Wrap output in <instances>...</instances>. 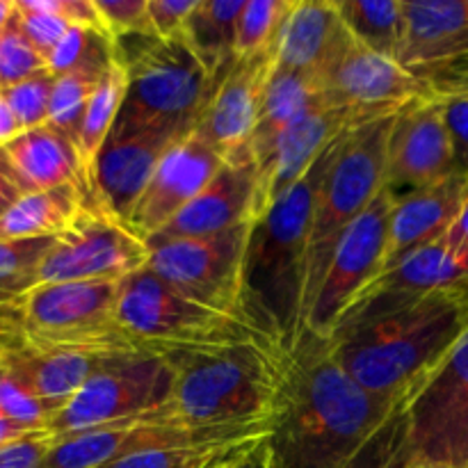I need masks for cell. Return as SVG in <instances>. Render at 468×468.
Wrapping results in <instances>:
<instances>
[{
  "label": "cell",
  "instance_id": "obj_58",
  "mask_svg": "<svg viewBox=\"0 0 468 468\" xmlns=\"http://www.w3.org/2000/svg\"><path fill=\"white\" fill-rule=\"evenodd\" d=\"M419 468H446V466H419Z\"/></svg>",
  "mask_w": 468,
  "mask_h": 468
},
{
  "label": "cell",
  "instance_id": "obj_47",
  "mask_svg": "<svg viewBox=\"0 0 468 468\" xmlns=\"http://www.w3.org/2000/svg\"><path fill=\"white\" fill-rule=\"evenodd\" d=\"M423 80L428 82L434 96H468V73H434L425 76Z\"/></svg>",
  "mask_w": 468,
  "mask_h": 468
},
{
  "label": "cell",
  "instance_id": "obj_52",
  "mask_svg": "<svg viewBox=\"0 0 468 468\" xmlns=\"http://www.w3.org/2000/svg\"><path fill=\"white\" fill-rule=\"evenodd\" d=\"M265 439L263 441L259 443V446H256V451L251 452L250 457H247L245 462H242L240 464V468H268V464H265Z\"/></svg>",
  "mask_w": 468,
  "mask_h": 468
},
{
  "label": "cell",
  "instance_id": "obj_32",
  "mask_svg": "<svg viewBox=\"0 0 468 468\" xmlns=\"http://www.w3.org/2000/svg\"><path fill=\"white\" fill-rule=\"evenodd\" d=\"M59 236L0 240V306L21 311L23 300L39 286V270Z\"/></svg>",
  "mask_w": 468,
  "mask_h": 468
},
{
  "label": "cell",
  "instance_id": "obj_27",
  "mask_svg": "<svg viewBox=\"0 0 468 468\" xmlns=\"http://www.w3.org/2000/svg\"><path fill=\"white\" fill-rule=\"evenodd\" d=\"M23 192H41L67 183H85V167L76 144L48 123L23 131L5 146Z\"/></svg>",
  "mask_w": 468,
  "mask_h": 468
},
{
  "label": "cell",
  "instance_id": "obj_18",
  "mask_svg": "<svg viewBox=\"0 0 468 468\" xmlns=\"http://www.w3.org/2000/svg\"><path fill=\"white\" fill-rule=\"evenodd\" d=\"M368 122H373V117L368 114L350 108H338V105H329L323 101L309 114H304L295 126L288 128L286 135L279 140L270 165L259 176L254 219H259L274 201L291 192L334 142Z\"/></svg>",
  "mask_w": 468,
  "mask_h": 468
},
{
  "label": "cell",
  "instance_id": "obj_54",
  "mask_svg": "<svg viewBox=\"0 0 468 468\" xmlns=\"http://www.w3.org/2000/svg\"><path fill=\"white\" fill-rule=\"evenodd\" d=\"M434 73H468V62H462V64H452V67H443V69H434V71L420 73L419 78H425V76H434Z\"/></svg>",
  "mask_w": 468,
  "mask_h": 468
},
{
  "label": "cell",
  "instance_id": "obj_49",
  "mask_svg": "<svg viewBox=\"0 0 468 468\" xmlns=\"http://www.w3.org/2000/svg\"><path fill=\"white\" fill-rule=\"evenodd\" d=\"M443 240H446L455 251H462V254L468 256V199L466 204L462 206L460 215H457V219L452 222V227L448 229Z\"/></svg>",
  "mask_w": 468,
  "mask_h": 468
},
{
  "label": "cell",
  "instance_id": "obj_57",
  "mask_svg": "<svg viewBox=\"0 0 468 468\" xmlns=\"http://www.w3.org/2000/svg\"><path fill=\"white\" fill-rule=\"evenodd\" d=\"M5 347H7V343H0V364H3V355H5Z\"/></svg>",
  "mask_w": 468,
  "mask_h": 468
},
{
  "label": "cell",
  "instance_id": "obj_41",
  "mask_svg": "<svg viewBox=\"0 0 468 468\" xmlns=\"http://www.w3.org/2000/svg\"><path fill=\"white\" fill-rule=\"evenodd\" d=\"M402 437H405V416L400 407L387 420V425L343 468H391L402 446Z\"/></svg>",
  "mask_w": 468,
  "mask_h": 468
},
{
  "label": "cell",
  "instance_id": "obj_15",
  "mask_svg": "<svg viewBox=\"0 0 468 468\" xmlns=\"http://www.w3.org/2000/svg\"><path fill=\"white\" fill-rule=\"evenodd\" d=\"M315 80L324 103L356 110L373 119L387 117L410 101L432 94L428 82L398 59L373 53L355 39Z\"/></svg>",
  "mask_w": 468,
  "mask_h": 468
},
{
  "label": "cell",
  "instance_id": "obj_29",
  "mask_svg": "<svg viewBox=\"0 0 468 468\" xmlns=\"http://www.w3.org/2000/svg\"><path fill=\"white\" fill-rule=\"evenodd\" d=\"M245 3L247 0H199L183 27L186 44L215 80L238 59V21Z\"/></svg>",
  "mask_w": 468,
  "mask_h": 468
},
{
  "label": "cell",
  "instance_id": "obj_37",
  "mask_svg": "<svg viewBox=\"0 0 468 468\" xmlns=\"http://www.w3.org/2000/svg\"><path fill=\"white\" fill-rule=\"evenodd\" d=\"M53 85L55 76L44 71L39 76H32L12 87H5V96H7L9 105H12L23 131H32V128L48 123Z\"/></svg>",
  "mask_w": 468,
  "mask_h": 468
},
{
  "label": "cell",
  "instance_id": "obj_48",
  "mask_svg": "<svg viewBox=\"0 0 468 468\" xmlns=\"http://www.w3.org/2000/svg\"><path fill=\"white\" fill-rule=\"evenodd\" d=\"M23 133L21 123H18L16 114H14L12 105H9L7 96H5V90L0 87V146H7L9 142L16 140Z\"/></svg>",
  "mask_w": 468,
  "mask_h": 468
},
{
  "label": "cell",
  "instance_id": "obj_53",
  "mask_svg": "<svg viewBox=\"0 0 468 468\" xmlns=\"http://www.w3.org/2000/svg\"><path fill=\"white\" fill-rule=\"evenodd\" d=\"M0 174H5L7 178H12V181L18 186V178H16V174H14L12 163H9V158H7V154H5L3 146H0Z\"/></svg>",
  "mask_w": 468,
  "mask_h": 468
},
{
  "label": "cell",
  "instance_id": "obj_12",
  "mask_svg": "<svg viewBox=\"0 0 468 468\" xmlns=\"http://www.w3.org/2000/svg\"><path fill=\"white\" fill-rule=\"evenodd\" d=\"M396 199L384 187L378 199L346 231L332 256L327 274L318 288L309 315L306 332L318 338H332L338 320L356 302L366 286L382 272L384 251L391 229V215Z\"/></svg>",
  "mask_w": 468,
  "mask_h": 468
},
{
  "label": "cell",
  "instance_id": "obj_11",
  "mask_svg": "<svg viewBox=\"0 0 468 468\" xmlns=\"http://www.w3.org/2000/svg\"><path fill=\"white\" fill-rule=\"evenodd\" d=\"M251 222L204 238L146 240V268L183 295L227 314L242 311V263ZM247 318V315H245Z\"/></svg>",
  "mask_w": 468,
  "mask_h": 468
},
{
  "label": "cell",
  "instance_id": "obj_45",
  "mask_svg": "<svg viewBox=\"0 0 468 468\" xmlns=\"http://www.w3.org/2000/svg\"><path fill=\"white\" fill-rule=\"evenodd\" d=\"M199 0H149V21L154 35L160 39L183 37L187 18L195 12Z\"/></svg>",
  "mask_w": 468,
  "mask_h": 468
},
{
  "label": "cell",
  "instance_id": "obj_3",
  "mask_svg": "<svg viewBox=\"0 0 468 468\" xmlns=\"http://www.w3.org/2000/svg\"><path fill=\"white\" fill-rule=\"evenodd\" d=\"M468 327V283L329 338L341 368L361 388L405 398L437 368Z\"/></svg>",
  "mask_w": 468,
  "mask_h": 468
},
{
  "label": "cell",
  "instance_id": "obj_55",
  "mask_svg": "<svg viewBox=\"0 0 468 468\" xmlns=\"http://www.w3.org/2000/svg\"><path fill=\"white\" fill-rule=\"evenodd\" d=\"M0 323H14V324H18V323H21V311H16V309H3V306H0Z\"/></svg>",
  "mask_w": 468,
  "mask_h": 468
},
{
  "label": "cell",
  "instance_id": "obj_36",
  "mask_svg": "<svg viewBox=\"0 0 468 468\" xmlns=\"http://www.w3.org/2000/svg\"><path fill=\"white\" fill-rule=\"evenodd\" d=\"M44 71H48L46 58L23 35L16 16V3H14L12 18L0 32V87L5 90Z\"/></svg>",
  "mask_w": 468,
  "mask_h": 468
},
{
  "label": "cell",
  "instance_id": "obj_56",
  "mask_svg": "<svg viewBox=\"0 0 468 468\" xmlns=\"http://www.w3.org/2000/svg\"><path fill=\"white\" fill-rule=\"evenodd\" d=\"M12 332H18V324L0 323V343H5L3 336H7V334H12Z\"/></svg>",
  "mask_w": 468,
  "mask_h": 468
},
{
  "label": "cell",
  "instance_id": "obj_1",
  "mask_svg": "<svg viewBox=\"0 0 468 468\" xmlns=\"http://www.w3.org/2000/svg\"><path fill=\"white\" fill-rule=\"evenodd\" d=\"M405 398L361 388L332 352L329 338L304 334L288 359L286 384L270 434L268 468H343Z\"/></svg>",
  "mask_w": 468,
  "mask_h": 468
},
{
  "label": "cell",
  "instance_id": "obj_34",
  "mask_svg": "<svg viewBox=\"0 0 468 468\" xmlns=\"http://www.w3.org/2000/svg\"><path fill=\"white\" fill-rule=\"evenodd\" d=\"M108 69H80V71L55 78L53 94H50L48 126L69 137L73 144H78L87 103L108 73Z\"/></svg>",
  "mask_w": 468,
  "mask_h": 468
},
{
  "label": "cell",
  "instance_id": "obj_59",
  "mask_svg": "<svg viewBox=\"0 0 468 468\" xmlns=\"http://www.w3.org/2000/svg\"><path fill=\"white\" fill-rule=\"evenodd\" d=\"M201 464H204V462H201ZM195 468H197V466H195Z\"/></svg>",
  "mask_w": 468,
  "mask_h": 468
},
{
  "label": "cell",
  "instance_id": "obj_13",
  "mask_svg": "<svg viewBox=\"0 0 468 468\" xmlns=\"http://www.w3.org/2000/svg\"><path fill=\"white\" fill-rule=\"evenodd\" d=\"M149 263L140 236L108 215L90 210L62 233L39 270V286L64 282H123Z\"/></svg>",
  "mask_w": 468,
  "mask_h": 468
},
{
  "label": "cell",
  "instance_id": "obj_7",
  "mask_svg": "<svg viewBox=\"0 0 468 468\" xmlns=\"http://www.w3.org/2000/svg\"><path fill=\"white\" fill-rule=\"evenodd\" d=\"M393 117L396 112L373 119L347 133L320 186L309 238L304 332L306 315L318 295L338 242L387 187V149Z\"/></svg>",
  "mask_w": 468,
  "mask_h": 468
},
{
  "label": "cell",
  "instance_id": "obj_6",
  "mask_svg": "<svg viewBox=\"0 0 468 468\" xmlns=\"http://www.w3.org/2000/svg\"><path fill=\"white\" fill-rule=\"evenodd\" d=\"M117 314L123 332L149 355H195L247 343H274L245 315L201 304L149 268L119 282Z\"/></svg>",
  "mask_w": 468,
  "mask_h": 468
},
{
  "label": "cell",
  "instance_id": "obj_50",
  "mask_svg": "<svg viewBox=\"0 0 468 468\" xmlns=\"http://www.w3.org/2000/svg\"><path fill=\"white\" fill-rule=\"evenodd\" d=\"M23 195H26V192H23L21 186H16L12 178H7L5 174H0V218H3V215L7 213V210L12 208V206L16 204Z\"/></svg>",
  "mask_w": 468,
  "mask_h": 468
},
{
  "label": "cell",
  "instance_id": "obj_33",
  "mask_svg": "<svg viewBox=\"0 0 468 468\" xmlns=\"http://www.w3.org/2000/svg\"><path fill=\"white\" fill-rule=\"evenodd\" d=\"M295 0H247L238 21L236 58H277L279 39Z\"/></svg>",
  "mask_w": 468,
  "mask_h": 468
},
{
  "label": "cell",
  "instance_id": "obj_17",
  "mask_svg": "<svg viewBox=\"0 0 468 468\" xmlns=\"http://www.w3.org/2000/svg\"><path fill=\"white\" fill-rule=\"evenodd\" d=\"M222 165V155L195 133L174 142L137 201L128 229L142 240L155 236L213 181Z\"/></svg>",
  "mask_w": 468,
  "mask_h": 468
},
{
  "label": "cell",
  "instance_id": "obj_20",
  "mask_svg": "<svg viewBox=\"0 0 468 468\" xmlns=\"http://www.w3.org/2000/svg\"><path fill=\"white\" fill-rule=\"evenodd\" d=\"M272 69L274 58L236 59L218 78V87L201 112L195 135L224 160L247 149Z\"/></svg>",
  "mask_w": 468,
  "mask_h": 468
},
{
  "label": "cell",
  "instance_id": "obj_14",
  "mask_svg": "<svg viewBox=\"0 0 468 468\" xmlns=\"http://www.w3.org/2000/svg\"><path fill=\"white\" fill-rule=\"evenodd\" d=\"M452 174L455 154L443 101L430 94L402 105L393 117L387 149V187L393 199L437 186Z\"/></svg>",
  "mask_w": 468,
  "mask_h": 468
},
{
  "label": "cell",
  "instance_id": "obj_23",
  "mask_svg": "<svg viewBox=\"0 0 468 468\" xmlns=\"http://www.w3.org/2000/svg\"><path fill=\"white\" fill-rule=\"evenodd\" d=\"M466 199L468 176L464 174H452L451 178L437 186L398 199L393 206L391 229H388V242L379 277L398 268L407 256L416 254L432 242L443 240Z\"/></svg>",
  "mask_w": 468,
  "mask_h": 468
},
{
  "label": "cell",
  "instance_id": "obj_43",
  "mask_svg": "<svg viewBox=\"0 0 468 468\" xmlns=\"http://www.w3.org/2000/svg\"><path fill=\"white\" fill-rule=\"evenodd\" d=\"M55 439L48 430L27 434L16 441L0 446V468H41Z\"/></svg>",
  "mask_w": 468,
  "mask_h": 468
},
{
  "label": "cell",
  "instance_id": "obj_4",
  "mask_svg": "<svg viewBox=\"0 0 468 468\" xmlns=\"http://www.w3.org/2000/svg\"><path fill=\"white\" fill-rule=\"evenodd\" d=\"M176 370L172 407L192 428L272 423L291 355L274 343L167 356Z\"/></svg>",
  "mask_w": 468,
  "mask_h": 468
},
{
  "label": "cell",
  "instance_id": "obj_22",
  "mask_svg": "<svg viewBox=\"0 0 468 468\" xmlns=\"http://www.w3.org/2000/svg\"><path fill=\"white\" fill-rule=\"evenodd\" d=\"M402 67L420 76L468 62V0H402Z\"/></svg>",
  "mask_w": 468,
  "mask_h": 468
},
{
  "label": "cell",
  "instance_id": "obj_24",
  "mask_svg": "<svg viewBox=\"0 0 468 468\" xmlns=\"http://www.w3.org/2000/svg\"><path fill=\"white\" fill-rule=\"evenodd\" d=\"M350 41L336 0H295L282 30L274 67L318 78Z\"/></svg>",
  "mask_w": 468,
  "mask_h": 468
},
{
  "label": "cell",
  "instance_id": "obj_10",
  "mask_svg": "<svg viewBox=\"0 0 468 468\" xmlns=\"http://www.w3.org/2000/svg\"><path fill=\"white\" fill-rule=\"evenodd\" d=\"M176 370L167 356L149 352L103 356L78 396L50 419L53 439L135 419L169 405Z\"/></svg>",
  "mask_w": 468,
  "mask_h": 468
},
{
  "label": "cell",
  "instance_id": "obj_19",
  "mask_svg": "<svg viewBox=\"0 0 468 468\" xmlns=\"http://www.w3.org/2000/svg\"><path fill=\"white\" fill-rule=\"evenodd\" d=\"M172 144L174 140L160 135H110L87 174V192L96 213L128 229L137 201Z\"/></svg>",
  "mask_w": 468,
  "mask_h": 468
},
{
  "label": "cell",
  "instance_id": "obj_51",
  "mask_svg": "<svg viewBox=\"0 0 468 468\" xmlns=\"http://www.w3.org/2000/svg\"><path fill=\"white\" fill-rule=\"evenodd\" d=\"M41 432V430H30L26 425H18L14 420H9L7 416L0 414V446H7V443L16 441V439L27 437V434Z\"/></svg>",
  "mask_w": 468,
  "mask_h": 468
},
{
  "label": "cell",
  "instance_id": "obj_21",
  "mask_svg": "<svg viewBox=\"0 0 468 468\" xmlns=\"http://www.w3.org/2000/svg\"><path fill=\"white\" fill-rule=\"evenodd\" d=\"M256 192H259V167L245 149L224 160L213 181L167 227L146 240L204 238L251 222Z\"/></svg>",
  "mask_w": 468,
  "mask_h": 468
},
{
  "label": "cell",
  "instance_id": "obj_16",
  "mask_svg": "<svg viewBox=\"0 0 468 468\" xmlns=\"http://www.w3.org/2000/svg\"><path fill=\"white\" fill-rule=\"evenodd\" d=\"M464 283H468V256L452 250L446 240L432 242L366 286L355 304L338 320L332 336L400 314L434 292Z\"/></svg>",
  "mask_w": 468,
  "mask_h": 468
},
{
  "label": "cell",
  "instance_id": "obj_9",
  "mask_svg": "<svg viewBox=\"0 0 468 468\" xmlns=\"http://www.w3.org/2000/svg\"><path fill=\"white\" fill-rule=\"evenodd\" d=\"M405 437L391 468H468V327L402 405Z\"/></svg>",
  "mask_w": 468,
  "mask_h": 468
},
{
  "label": "cell",
  "instance_id": "obj_8",
  "mask_svg": "<svg viewBox=\"0 0 468 468\" xmlns=\"http://www.w3.org/2000/svg\"><path fill=\"white\" fill-rule=\"evenodd\" d=\"M119 282H64L37 286L21 304L18 336L44 350L94 356L142 352L119 323Z\"/></svg>",
  "mask_w": 468,
  "mask_h": 468
},
{
  "label": "cell",
  "instance_id": "obj_39",
  "mask_svg": "<svg viewBox=\"0 0 468 468\" xmlns=\"http://www.w3.org/2000/svg\"><path fill=\"white\" fill-rule=\"evenodd\" d=\"M105 32L112 41L123 37L154 35L149 21V0H94Z\"/></svg>",
  "mask_w": 468,
  "mask_h": 468
},
{
  "label": "cell",
  "instance_id": "obj_5",
  "mask_svg": "<svg viewBox=\"0 0 468 468\" xmlns=\"http://www.w3.org/2000/svg\"><path fill=\"white\" fill-rule=\"evenodd\" d=\"M114 46L126 67L128 87L110 135H160L178 142L195 133L218 80L186 39L135 35Z\"/></svg>",
  "mask_w": 468,
  "mask_h": 468
},
{
  "label": "cell",
  "instance_id": "obj_38",
  "mask_svg": "<svg viewBox=\"0 0 468 468\" xmlns=\"http://www.w3.org/2000/svg\"><path fill=\"white\" fill-rule=\"evenodd\" d=\"M0 414L30 430H46L53 419L48 407L16 375L5 370L3 364H0Z\"/></svg>",
  "mask_w": 468,
  "mask_h": 468
},
{
  "label": "cell",
  "instance_id": "obj_44",
  "mask_svg": "<svg viewBox=\"0 0 468 468\" xmlns=\"http://www.w3.org/2000/svg\"><path fill=\"white\" fill-rule=\"evenodd\" d=\"M443 101L448 135L452 142L457 174L468 176V96H439Z\"/></svg>",
  "mask_w": 468,
  "mask_h": 468
},
{
  "label": "cell",
  "instance_id": "obj_40",
  "mask_svg": "<svg viewBox=\"0 0 468 468\" xmlns=\"http://www.w3.org/2000/svg\"><path fill=\"white\" fill-rule=\"evenodd\" d=\"M14 3H16V16L23 35L44 58H48L71 26L58 14L35 9L27 0H14Z\"/></svg>",
  "mask_w": 468,
  "mask_h": 468
},
{
  "label": "cell",
  "instance_id": "obj_46",
  "mask_svg": "<svg viewBox=\"0 0 468 468\" xmlns=\"http://www.w3.org/2000/svg\"><path fill=\"white\" fill-rule=\"evenodd\" d=\"M268 434H265V437H268ZM265 437L245 439V441L229 443V446L219 448L215 455H210L204 464H199L197 468H240L242 462H245L247 457L256 451V446H259Z\"/></svg>",
  "mask_w": 468,
  "mask_h": 468
},
{
  "label": "cell",
  "instance_id": "obj_30",
  "mask_svg": "<svg viewBox=\"0 0 468 468\" xmlns=\"http://www.w3.org/2000/svg\"><path fill=\"white\" fill-rule=\"evenodd\" d=\"M343 23L356 44L398 59L405 41L402 0H336Z\"/></svg>",
  "mask_w": 468,
  "mask_h": 468
},
{
  "label": "cell",
  "instance_id": "obj_42",
  "mask_svg": "<svg viewBox=\"0 0 468 468\" xmlns=\"http://www.w3.org/2000/svg\"><path fill=\"white\" fill-rule=\"evenodd\" d=\"M245 441V439H242ZM233 443V441H231ZM229 446V443H224ZM224 446H197V448H163V451H144L122 457L99 468H195Z\"/></svg>",
  "mask_w": 468,
  "mask_h": 468
},
{
  "label": "cell",
  "instance_id": "obj_35",
  "mask_svg": "<svg viewBox=\"0 0 468 468\" xmlns=\"http://www.w3.org/2000/svg\"><path fill=\"white\" fill-rule=\"evenodd\" d=\"M117 59V46L105 32L91 27H69L53 53L46 58L50 76H67L80 69H108Z\"/></svg>",
  "mask_w": 468,
  "mask_h": 468
},
{
  "label": "cell",
  "instance_id": "obj_31",
  "mask_svg": "<svg viewBox=\"0 0 468 468\" xmlns=\"http://www.w3.org/2000/svg\"><path fill=\"white\" fill-rule=\"evenodd\" d=\"M128 87V73L122 59H114L110 64L108 73L103 76L101 85L91 94L90 103H87L85 119H82L80 135H78V154H80L82 167H85V176L90 174L91 165H94L96 155L101 154L103 144L108 142L110 133L117 126L119 112H122L123 99H126Z\"/></svg>",
  "mask_w": 468,
  "mask_h": 468
},
{
  "label": "cell",
  "instance_id": "obj_25",
  "mask_svg": "<svg viewBox=\"0 0 468 468\" xmlns=\"http://www.w3.org/2000/svg\"><path fill=\"white\" fill-rule=\"evenodd\" d=\"M101 359L103 356L73 350H44L21 341L18 346L5 347L3 368L16 375L55 416L78 396Z\"/></svg>",
  "mask_w": 468,
  "mask_h": 468
},
{
  "label": "cell",
  "instance_id": "obj_28",
  "mask_svg": "<svg viewBox=\"0 0 468 468\" xmlns=\"http://www.w3.org/2000/svg\"><path fill=\"white\" fill-rule=\"evenodd\" d=\"M94 210L85 183H67L41 192H26L0 218V240L62 236L71 231L82 215Z\"/></svg>",
  "mask_w": 468,
  "mask_h": 468
},
{
  "label": "cell",
  "instance_id": "obj_2",
  "mask_svg": "<svg viewBox=\"0 0 468 468\" xmlns=\"http://www.w3.org/2000/svg\"><path fill=\"white\" fill-rule=\"evenodd\" d=\"M343 137L315 160L291 192L251 222L242 263V311L286 355H291L304 336V292L314 210L320 186L336 158Z\"/></svg>",
  "mask_w": 468,
  "mask_h": 468
},
{
  "label": "cell",
  "instance_id": "obj_26",
  "mask_svg": "<svg viewBox=\"0 0 468 468\" xmlns=\"http://www.w3.org/2000/svg\"><path fill=\"white\" fill-rule=\"evenodd\" d=\"M323 103L318 82L314 76L291 69L274 67L265 85L263 101H261L259 119L254 133L247 142L251 160L259 167V176L272 160L279 140L286 135L288 128L295 126L304 114H309L315 105Z\"/></svg>",
  "mask_w": 468,
  "mask_h": 468
}]
</instances>
